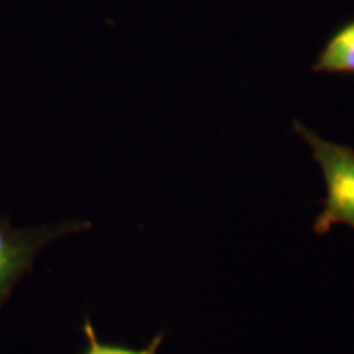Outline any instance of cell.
Segmentation results:
<instances>
[{
	"instance_id": "6da1fadb",
	"label": "cell",
	"mask_w": 354,
	"mask_h": 354,
	"mask_svg": "<svg viewBox=\"0 0 354 354\" xmlns=\"http://www.w3.org/2000/svg\"><path fill=\"white\" fill-rule=\"evenodd\" d=\"M292 127L312 149L326 185L323 210L313 223V232L326 234L339 223L354 230V149L322 138L299 120Z\"/></svg>"
},
{
	"instance_id": "7a4b0ae2",
	"label": "cell",
	"mask_w": 354,
	"mask_h": 354,
	"mask_svg": "<svg viewBox=\"0 0 354 354\" xmlns=\"http://www.w3.org/2000/svg\"><path fill=\"white\" fill-rule=\"evenodd\" d=\"M88 227V221L71 220L57 225L17 230L8 223L7 216H0V308L20 279L32 271L33 259L44 246Z\"/></svg>"
},
{
	"instance_id": "3957f363",
	"label": "cell",
	"mask_w": 354,
	"mask_h": 354,
	"mask_svg": "<svg viewBox=\"0 0 354 354\" xmlns=\"http://www.w3.org/2000/svg\"><path fill=\"white\" fill-rule=\"evenodd\" d=\"M312 69L323 74H354V21L343 25L326 41Z\"/></svg>"
},
{
	"instance_id": "277c9868",
	"label": "cell",
	"mask_w": 354,
	"mask_h": 354,
	"mask_svg": "<svg viewBox=\"0 0 354 354\" xmlns=\"http://www.w3.org/2000/svg\"><path fill=\"white\" fill-rule=\"evenodd\" d=\"M84 335H86L87 346L86 351L82 354H158V349L161 348L162 342H165L166 335L158 333L151 342L148 343V346L143 349H135L130 346H125V344H115V343H102L99 336L95 333L94 325H92L91 318H86L84 320L82 326Z\"/></svg>"
}]
</instances>
